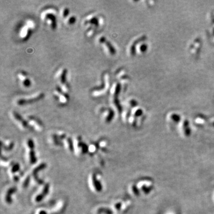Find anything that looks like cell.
<instances>
[{"label": "cell", "mask_w": 214, "mask_h": 214, "mask_svg": "<svg viewBox=\"0 0 214 214\" xmlns=\"http://www.w3.org/2000/svg\"><path fill=\"white\" fill-rule=\"evenodd\" d=\"M16 190V188L15 187H13V188H11L7 192V194L5 195V200L6 201L7 203H11L12 202V200H11V195L12 193H13L14 192H15Z\"/></svg>", "instance_id": "obj_14"}, {"label": "cell", "mask_w": 214, "mask_h": 214, "mask_svg": "<svg viewBox=\"0 0 214 214\" xmlns=\"http://www.w3.org/2000/svg\"><path fill=\"white\" fill-rule=\"evenodd\" d=\"M120 92V85L119 83H115L111 89V93L113 97H117L118 93Z\"/></svg>", "instance_id": "obj_16"}, {"label": "cell", "mask_w": 214, "mask_h": 214, "mask_svg": "<svg viewBox=\"0 0 214 214\" xmlns=\"http://www.w3.org/2000/svg\"><path fill=\"white\" fill-rule=\"evenodd\" d=\"M44 97V94L43 93H39L35 95L33 97L28 98H22L19 99L17 101V104L18 105H26L28 104H32V103L36 102L42 99Z\"/></svg>", "instance_id": "obj_6"}, {"label": "cell", "mask_w": 214, "mask_h": 214, "mask_svg": "<svg viewBox=\"0 0 214 214\" xmlns=\"http://www.w3.org/2000/svg\"><path fill=\"white\" fill-rule=\"evenodd\" d=\"M12 116L13 119L15 120L19 124L20 126H21L23 128H27L28 126V124L26 120H25L19 114L17 113L15 111L12 112Z\"/></svg>", "instance_id": "obj_9"}, {"label": "cell", "mask_w": 214, "mask_h": 214, "mask_svg": "<svg viewBox=\"0 0 214 214\" xmlns=\"http://www.w3.org/2000/svg\"><path fill=\"white\" fill-rule=\"evenodd\" d=\"M67 70L65 69H61L58 71L57 75L58 80L60 83L61 86L60 87L65 93H68L69 91V86L67 82Z\"/></svg>", "instance_id": "obj_3"}, {"label": "cell", "mask_w": 214, "mask_h": 214, "mask_svg": "<svg viewBox=\"0 0 214 214\" xmlns=\"http://www.w3.org/2000/svg\"><path fill=\"white\" fill-rule=\"evenodd\" d=\"M109 76L108 73H106L104 76V83L102 86L98 88L97 89H95L92 94L95 97H98V96H102L104 93L105 94L109 89Z\"/></svg>", "instance_id": "obj_4"}, {"label": "cell", "mask_w": 214, "mask_h": 214, "mask_svg": "<svg viewBox=\"0 0 214 214\" xmlns=\"http://www.w3.org/2000/svg\"><path fill=\"white\" fill-rule=\"evenodd\" d=\"M98 42L104 46L107 52L111 55H114L115 54V49L113 46L104 36H100L98 38Z\"/></svg>", "instance_id": "obj_8"}, {"label": "cell", "mask_w": 214, "mask_h": 214, "mask_svg": "<svg viewBox=\"0 0 214 214\" xmlns=\"http://www.w3.org/2000/svg\"><path fill=\"white\" fill-rule=\"evenodd\" d=\"M102 113L104 117L105 120L107 123H109L111 121L114 117V112L113 111L108 108H103L102 109Z\"/></svg>", "instance_id": "obj_10"}, {"label": "cell", "mask_w": 214, "mask_h": 214, "mask_svg": "<svg viewBox=\"0 0 214 214\" xmlns=\"http://www.w3.org/2000/svg\"><path fill=\"white\" fill-rule=\"evenodd\" d=\"M101 19L100 18V17H98L95 14H89V16H87L85 19V24L89 25V26H91V27H93L97 29V28L98 27L101 25Z\"/></svg>", "instance_id": "obj_7"}, {"label": "cell", "mask_w": 214, "mask_h": 214, "mask_svg": "<svg viewBox=\"0 0 214 214\" xmlns=\"http://www.w3.org/2000/svg\"><path fill=\"white\" fill-rule=\"evenodd\" d=\"M29 120L30 123L33 125V126L38 130H41L43 127V125L42 123L36 118L34 117H29Z\"/></svg>", "instance_id": "obj_11"}, {"label": "cell", "mask_w": 214, "mask_h": 214, "mask_svg": "<svg viewBox=\"0 0 214 214\" xmlns=\"http://www.w3.org/2000/svg\"><path fill=\"white\" fill-rule=\"evenodd\" d=\"M46 167H47V165L43 163V164H41L40 165H39L37 168H36L33 170V176H34V179H35V181L36 182H38L39 184L43 183V181L41 180H40L39 178H38V176H37V173H38L40 170H42V169L46 168Z\"/></svg>", "instance_id": "obj_12"}, {"label": "cell", "mask_w": 214, "mask_h": 214, "mask_svg": "<svg viewBox=\"0 0 214 214\" xmlns=\"http://www.w3.org/2000/svg\"><path fill=\"white\" fill-rule=\"evenodd\" d=\"M29 156H30V161H31V164L36 163V158L35 157L34 147H31L30 148V153H29Z\"/></svg>", "instance_id": "obj_17"}, {"label": "cell", "mask_w": 214, "mask_h": 214, "mask_svg": "<svg viewBox=\"0 0 214 214\" xmlns=\"http://www.w3.org/2000/svg\"><path fill=\"white\" fill-rule=\"evenodd\" d=\"M39 214H47V212H46L45 211H40V212H39Z\"/></svg>", "instance_id": "obj_25"}, {"label": "cell", "mask_w": 214, "mask_h": 214, "mask_svg": "<svg viewBox=\"0 0 214 214\" xmlns=\"http://www.w3.org/2000/svg\"><path fill=\"white\" fill-rule=\"evenodd\" d=\"M76 21V18L75 17V16H71V17H70L69 18V19L67 20V23L69 24V25H73L75 23V22Z\"/></svg>", "instance_id": "obj_21"}, {"label": "cell", "mask_w": 214, "mask_h": 214, "mask_svg": "<svg viewBox=\"0 0 214 214\" xmlns=\"http://www.w3.org/2000/svg\"><path fill=\"white\" fill-rule=\"evenodd\" d=\"M17 77H18L19 79L21 81V82H22L23 80H25L26 79L28 78L27 73L25 71H20L17 74Z\"/></svg>", "instance_id": "obj_18"}, {"label": "cell", "mask_w": 214, "mask_h": 214, "mask_svg": "<svg viewBox=\"0 0 214 214\" xmlns=\"http://www.w3.org/2000/svg\"><path fill=\"white\" fill-rule=\"evenodd\" d=\"M92 182H93V186H94L95 189L97 190V191H101L102 190V189L101 184L97 179V178H96L95 175H93V176H92Z\"/></svg>", "instance_id": "obj_15"}, {"label": "cell", "mask_w": 214, "mask_h": 214, "mask_svg": "<svg viewBox=\"0 0 214 214\" xmlns=\"http://www.w3.org/2000/svg\"><path fill=\"white\" fill-rule=\"evenodd\" d=\"M54 93L56 98L58 99L59 102L64 105L67 104V102L69 101V95L67 93H65L64 91H63V90L60 87V86H57L55 88Z\"/></svg>", "instance_id": "obj_5"}, {"label": "cell", "mask_w": 214, "mask_h": 214, "mask_svg": "<svg viewBox=\"0 0 214 214\" xmlns=\"http://www.w3.org/2000/svg\"><path fill=\"white\" fill-rule=\"evenodd\" d=\"M29 180H30V177H27L26 179V180H25V181H24V183H23V186L24 187H26L27 186H28V184H29Z\"/></svg>", "instance_id": "obj_24"}, {"label": "cell", "mask_w": 214, "mask_h": 214, "mask_svg": "<svg viewBox=\"0 0 214 214\" xmlns=\"http://www.w3.org/2000/svg\"><path fill=\"white\" fill-rule=\"evenodd\" d=\"M55 14V9L53 8H48L44 10L42 14V19L49 23L51 29L53 30H55L57 26Z\"/></svg>", "instance_id": "obj_1"}, {"label": "cell", "mask_w": 214, "mask_h": 214, "mask_svg": "<svg viewBox=\"0 0 214 214\" xmlns=\"http://www.w3.org/2000/svg\"><path fill=\"white\" fill-rule=\"evenodd\" d=\"M49 186L48 184H46L45 186H44V188H43V190L42 191V192L39 194V195H38L36 196V197L35 198V201L36 202H41L42 199L45 197L46 196V195L48 193V191H49Z\"/></svg>", "instance_id": "obj_13"}, {"label": "cell", "mask_w": 214, "mask_h": 214, "mask_svg": "<svg viewBox=\"0 0 214 214\" xmlns=\"http://www.w3.org/2000/svg\"><path fill=\"white\" fill-rule=\"evenodd\" d=\"M19 168H20L19 165V164H15V165H14L13 167V168H12V169H11V172H12L13 173H15V172H16V171H17L19 170Z\"/></svg>", "instance_id": "obj_23"}, {"label": "cell", "mask_w": 214, "mask_h": 214, "mask_svg": "<svg viewBox=\"0 0 214 214\" xmlns=\"http://www.w3.org/2000/svg\"><path fill=\"white\" fill-rule=\"evenodd\" d=\"M67 142L68 143V146L69 148L70 151H73V145L71 139L70 138H67Z\"/></svg>", "instance_id": "obj_22"}, {"label": "cell", "mask_w": 214, "mask_h": 214, "mask_svg": "<svg viewBox=\"0 0 214 214\" xmlns=\"http://www.w3.org/2000/svg\"><path fill=\"white\" fill-rule=\"evenodd\" d=\"M35 27V23L32 20L26 21L25 25L22 26L19 32L20 37L23 41L27 40L32 34V29Z\"/></svg>", "instance_id": "obj_2"}, {"label": "cell", "mask_w": 214, "mask_h": 214, "mask_svg": "<svg viewBox=\"0 0 214 214\" xmlns=\"http://www.w3.org/2000/svg\"><path fill=\"white\" fill-rule=\"evenodd\" d=\"M98 213H104L105 214H113L112 211L107 208H100L98 209Z\"/></svg>", "instance_id": "obj_20"}, {"label": "cell", "mask_w": 214, "mask_h": 214, "mask_svg": "<svg viewBox=\"0 0 214 214\" xmlns=\"http://www.w3.org/2000/svg\"><path fill=\"white\" fill-rule=\"evenodd\" d=\"M69 10L68 8H64L63 11H62V13H61V16L62 17L64 18V19H66L68 16H69Z\"/></svg>", "instance_id": "obj_19"}]
</instances>
